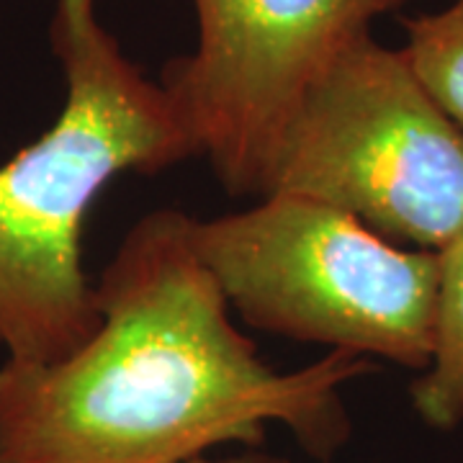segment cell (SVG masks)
Listing matches in <instances>:
<instances>
[{
    "label": "cell",
    "instance_id": "3957f363",
    "mask_svg": "<svg viewBox=\"0 0 463 463\" xmlns=\"http://www.w3.org/2000/svg\"><path fill=\"white\" fill-rule=\"evenodd\" d=\"M191 245L230 309L255 330L425 371L440 252L402 248L330 203L276 194L191 216Z\"/></svg>",
    "mask_w": 463,
    "mask_h": 463
},
{
    "label": "cell",
    "instance_id": "277c9868",
    "mask_svg": "<svg viewBox=\"0 0 463 463\" xmlns=\"http://www.w3.org/2000/svg\"><path fill=\"white\" fill-rule=\"evenodd\" d=\"M294 194L389 242L440 252L463 234V132L371 33L340 52L283 132L263 196Z\"/></svg>",
    "mask_w": 463,
    "mask_h": 463
},
{
    "label": "cell",
    "instance_id": "ba28073f",
    "mask_svg": "<svg viewBox=\"0 0 463 463\" xmlns=\"http://www.w3.org/2000/svg\"><path fill=\"white\" fill-rule=\"evenodd\" d=\"M188 463H297L291 458H281V456H270L265 453L263 448H240L237 453H230V456H201V458H194ZM319 463H330V461H319Z\"/></svg>",
    "mask_w": 463,
    "mask_h": 463
},
{
    "label": "cell",
    "instance_id": "7a4b0ae2",
    "mask_svg": "<svg viewBox=\"0 0 463 463\" xmlns=\"http://www.w3.org/2000/svg\"><path fill=\"white\" fill-rule=\"evenodd\" d=\"M50 44L65 103L47 132L0 163V347L54 364L99 327L83 268L88 209L116 175L201 157L163 85L121 52L99 0H54Z\"/></svg>",
    "mask_w": 463,
    "mask_h": 463
},
{
    "label": "cell",
    "instance_id": "6da1fadb",
    "mask_svg": "<svg viewBox=\"0 0 463 463\" xmlns=\"http://www.w3.org/2000/svg\"><path fill=\"white\" fill-rule=\"evenodd\" d=\"M99 327L54 364L0 365V463H188L258 448L283 425L317 461L350 438L347 381L373 364L327 353L265 364L191 245V216H142L96 283Z\"/></svg>",
    "mask_w": 463,
    "mask_h": 463
},
{
    "label": "cell",
    "instance_id": "8992f818",
    "mask_svg": "<svg viewBox=\"0 0 463 463\" xmlns=\"http://www.w3.org/2000/svg\"><path fill=\"white\" fill-rule=\"evenodd\" d=\"M410 397L432 430L450 432L463 422V234L440 250L432 358L412 381Z\"/></svg>",
    "mask_w": 463,
    "mask_h": 463
},
{
    "label": "cell",
    "instance_id": "52a82bcc",
    "mask_svg": "<svg viewBox=\"0 0 463 463\" xmlns=\"http://www.w3.org/2000/svg\"><path fill=\"white\" fill-rule=\"evenodd\" d=\"M404 60L430 99L463 132V0L404 21Z\"/></svg>",
    "mask_w": 463,
    "mask_h": 463
},
{
    "label": "cell",
    "instance_id": "5b68a950",
    "mask_svg": "<svg viewBox=\"0 0 463 463\" xmlns=\"http://www.w3.org/2000/svg\"><path fill=\"white\" fill-rule=\"evenodd\" d=\"M410 0H194L199 39L160 85L232 196L263 194L298 103L335 57Z\"/></svg>",
    "mask_w": 463,
    "mask_h": 463
}]
</instances>
